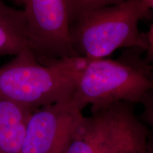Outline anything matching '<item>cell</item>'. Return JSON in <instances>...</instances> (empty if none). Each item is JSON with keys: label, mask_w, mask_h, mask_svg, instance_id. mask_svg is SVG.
<instances>
[{"label": "cell", "mask_w": 153, "mask_h": 153, "mask_svg": "<svg viewBox=\"0 0 153 153\" xmlns=\"http://www.w3.org/2000/svg\"><path fill=\"white\" fill-rule=\"evenodd\" d=\"M89 60L81 56L37 59L26 48L0 67V97L33 110L70 101Z\"/></svg>", "instance_id": "1"}, {"label": "cell", "mask_w": 153, "mask_h": 153, "mask_svg": "<svg viewBox=\"0 0 153 153\" xmlns=\"http://www.w3.org/2000/svg\"><path fill=\"white\" fill-rule=\"evenodd\" d=\"M137 47L124 50L116 60H89L71 101L82 110L90 104L92 114L118 102L143 104L152 95V66L145 62Z\"/></svg>", "instance_id": "2"}, {"label": "cell", "mask_w": 153, "mask_h": 153, "mask_svg": "<svg viewBox=\"0 0 153 153\" xmlns=\"http://www.w3.org/2000/svg\"><path fill=\"white\" fill-rule=\"evenodd\" d=\"M152 19V12L137 0L86 13L69 25L72 47L78 56L89 60L105 58L119 48L137 47L145 53L138 24Z\"/></svg>", "instance_id": "3"}, {"label": "cell", "mask_w": 153, "mask_h": 153, "mask_svg": "<svg viewBox=\"0 0 153 153\" xmlns=\"http://www.w3.org/2000/svg\"><path fill=\"white\" fill-rule=\"evenodd\" d=\"M24 6L29 47L38 59L78 56L69 31L65 0H16Z\"/></svg>", "instance_id": "4"}, {"label": "cell", "mask_w": 153, "mask_h": 153, "mask_svg": "<svg viewBox=\"0 0 153 153\" xmlns=\"http://www.w3.org/2000/svg\"><path fill=\"white\" fill-rule=\"evenodd\" d=\"M82 116L71 100L35 110L28 120L19 153H62L69 135Z\"/></svg>", "instance_id": "5"}, {"label": "cell", "mask_w": 153, "mask_h": 153, "mask_svg": "<svg viewBox=\"0 0 153 153\" xmlns=\"http://www.w3.org/2000/svg\"><path fill=\"white\" fill-rule=\"evenodd\" d=\"M95 114L97 153H136L148 149L149 131L136 116L132 104L118 102Z\"/></svg>", "instance_id": "6"}, {"label": "cell", "mask_w": 153, "mask_h": 153, "mask_svg": "<svg viewBox=\"0 0 153 153\" xmlns=\"http://www.w3.org/2000/svg\"><path fill=\"white\" fill-rule=\"evenodd\" d=\"M34 111L0 97V153H19Z\"/></svg>", "instance_id": "7"}, {"label": "cell", "mask_w": 153, "mask_h": 153, "mask_svg": "<svg viewBox=\"0 0 153 153\" xmlns=\"http://www.w3.org/2000/svg\"><path fill=\"white\" fill-rule=\"evenodd\" d=\"M29 47L28 24L23 9L0 0V57L16 55Z\"/></svg>", "instance_id": "8"}, {"label": "cell", "mask_w": 153, "mask_h": 153, "mask_svg": "<svg viewBox=\"0 0 153 153\" xmlns=\"http://www.w3.org/2000/svg\"><path fill=\"white\" fill-rule=\"evenodd\" d=\"M98 116L83 115L77 120L69 135L62 153H97Z\"/></svg>", "instance_id": "9"}, {"label": "cell", "mask_w": 153, "mask_h": 153, "mask_svg": "<svg viewBox=\"0 0 153 153\" xmlns=\"http://www.w3.org/2000/svg\"><path fill=\"white\" fill-rule=\"evenodd\" d=\"M69 25L89 11L118 4L124 0H65Z\"/></svg>", "instance_id": "10"}, {"label": "cell", "mask_w": 153, "mask_h": 153, "mask_svg": "<svg viewBox=\"0 0 153 153\" xmlns=\"http://www.w3.org/2000/svg\"><path fill=\"white\" fill-rule=\"evenodd\" d=\"M141 36L143 43L145 45V53L146 55L144 57L145 62L148 64H152L153 62V25L150 26L147 32H141Z\"/></svg>", "instance_id": "11"}, {"label": "cell", "mask_w": 153, "mask_h": 153, "mask_svg": "<svg viewBox=\"0 0 153 153\" xmlns=\"http://www.w3.org/2000/svg\"><path fill=\"white\" fill-rule=\"evenodd\" d=\"M145 10L152 12L153 0H137Z\"/></svg>", "instance_id": "12"}, {"label": "cell", "mask_w": 153, "mask_h": 153, "mask_svg": "<svg viewBox=\"0 0 153 153\" xmlns=\"http://www.w3.org/2000/svg\"><path fill=\"white\" fill-rule=\"evenodd\" d=\"M136 153H149V152H148V149H146V150H142V151H140V152H136Z\"/></svg>", "instance_id": "13"}, {"label": "cell", "mask_w": 153, "mask_h": 153, "mask_svg": "<svg viewBox=\"0 0 153 153\" xmlns=\"http://www.w3.org/2000/svg\"><path fill=\"white\" fill-rule=\"evenodd\" d=\"M12 1H14V2H16V0H12Z\"/></svg>", "instance_id": "14"}]
</instances>
